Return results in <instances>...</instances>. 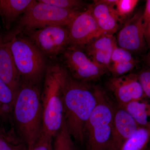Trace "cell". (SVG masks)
Wrapping results in <instances>:
<instances>
[{"instance_id": "cell-1", "label": "cell", "mask_w": 150, "mask_h": 150, "mask_svg": "<svg viewBox=\"0 0 150 150\" xmlns=\"http://www.w3.org/2000/svg\"><path fill=\"white\" fill-rule=\"evenodd\" d=\"M98 86L68 77L64 88V122L72 137L82 144L86 125L97 103Z\"/></svg>"}, {"instance_id": "cell-2", "label": "cell", "mask_w": 150, "mask_h": 150, "mask_svg": "<svg viewBox=\"0 0 150 150\" xmlns=\"http://www.w3.org/2000/svg\"><path fill=\"white\" fill-rule=\"evenodd\" d=\"M12 117L26 148L32 150L42 132L43 111L37 86L21 82L16 93Z\"/></svg>"}, {"instance_id": "cell-3", "label": "cell", "mask_w": 150, "mask_h": 150, "mask_svg": "<svg viewBox=\"0 0 150 150\" xmlns=\"http://www.w3.org/2000/svg\"><path fill=\"white\" fill-rule=\"evenodd\" d=\"M69 75L58 64L47 67L40 94L43 111L41 133L54 137L64 122V91Z\"/></svg>"}, {"instance_id": "cell-4", "label": "cell", "mask_w": 150, "mask_h": 150, "mask_svg": "<svg viewBox=\"0 0 150 150\" xmlns=\"http://www.w3.org/2000/svg\"><path fill=\"white\" fill-rule=\"evenodd\" d=\"M80 12L59 8L41 0H33L13 28L3 35V40L8 41L15 36L49 25L68 26Z\"/></svg>"}, {"instance_id": "cell-5", "label": "cell", "mask_w": 150, "mask_h": 150, "mask_svg": "<svg viewBox=\"0 0 150 150\" xmlns=\"http://www.w3.org/2000/svg\"><path fill=\"white\" fill-rule=\"evenodd\" d=\"M115 108L105 92L98 86L96 105L86 125V150H108Z\"/></svg>"}, {"instance_id": "cell-6", "label": "cell", "mask_w": 150, "mask_h": 150, "mask_svg": "<svg viewBox=\"0 0 150 150\" xmlns=\"http://www.w3.org/2000/svg\"><path fill=\"white\" fill-rule=\"evenodd\" d=\"M21 82L37 86L45 74V56L28 38L18 35L8 40Z\"/></svg>"}, {"instance_id": "cell-7", "label": "cell", "mask_w": 150, "mask_h": 150, "mask_svg": "<svg viewBox=\"0 0 150 150\" xmlns=\"http://www.w3.org/2000/svg\"><path fill=\"white\" fill-rule=\"evenodd\" d=\"M25 34L45 56H57L70 45L68 28L61 25H49Z\"/></svg>"}, {"instance_id": "cell-8", "label": "cell", "mask_w": 150, "mask_h": 150, "mask_svg": "<svg viewBox=\"0 0 150 150\" xmlns=\"http://www.w3.org/2000/svg\"><path fill=\"white\" fill-rule=\"evenodd\" d=\"M65 62L76 80L86 82L100 78L107 71L90 59L80 48L69 46L64 51Z\"/></svg>"}, {"instance_id": "cell-9", "label": "cell", "mask_w": 150, "mask_h": 150, "mask_svg": "<svg viewBox=\"0 0 150 150\" xmlns=\"http://www.w3.org/2000/svg\"><path fill=\"white\" fill-rule=\"evenodd\" d=\"M70 46L80 48L103 34L100 29L90 10L80 12L67 26Z\"/></svg>"}, {"instance_id": "cell-10", "label": "cell", "mask_w": 150, "mask_h": 150, "mask_svg": "<svg viewBox=\"0 0 150 150\" xmlns=\"http://www.w3.org/2000/svg\"><path fill=\"white\" fill-rule=\"evenodd\" d=\"M108 86L114 95L118 106L122 108L133 101L147 98L138 74L131 73L112 77L108 81Z\"/></svg>"}, {"instance_id": "cell-11", "label": "cell", "mask_w": 150, "mask_h": 150, "mask_svg": "<svg viewBox=\"0 0 150 150\" xmlns=\"http://www.w3.org/2000/svg\"><path fill=\"white\" fill-rule=\"evenodd\" d=\"M119 47L130 53L142 51L146 46L143 23V12H138L127 21L117 36Z\"/></svg>"}, {"instance_id": "cell-12", "label": "cell", "mask_w": 150, "mask_h": 150, "mask_svg": "<svg viewBox=\"0 0 150 150\" xmlns=\"http://www.w3.org/2000/svg\"><path fill=\"white\" fill-rule=\"evenodd\" d=\"M139 127L124 108L116 107L108 150H120Z\"/></svg>"}, {"instance_id": "cell-13", "label": "cell", "mask_w": 150, "mask_h": 150, "mask_svg": "<svg viewBox=\"0 0 150 150\" xmlns=\"http://www.w3.org/2000/svg\"><path fill=\"white\" fill-rule=\"evenodd\" d=\"M116 0L94 1L88 6L100 29L103 34L113 35L118 29L120 20L115 8Z\"/></svg>"}, {"instance_id": "cell-14", "label": "cell", "mask_w": 150, "mask_h": 150, "mask_svg": "<svg viewBox=\"0 0 150 150\" xmlns=\"http://www.w3.org/2000/svg\"><path fill=\"white\" fill-rule=\"evenodd\" d=\"M0 79L16 93L21 84L8 41L3 40L0 33Z\"/></svg>"}, {"instance_id": "cell-15", "label": "cell", "mask_w": 150, "mask_h": 150, "mask_svg": "<svg viewBox=\"0 0 150 150\" xmlns=\"http://www.w3.org/2000/svg\"><path fill=\"white\" fill-rule=\"evenodd\" d=\"M33 0H0V16L3 26L10 31Z\"/></svg>"}, {"instance_id": "cell-16", "label": "cell", "mask_w": 150, "mask_h": 150, "mask_svg": "<svg viewBox=\"0 0 150 150\" xmlns=\"http://www.w3.org/2000/svg\"><path fill=\"white\" fill-rule=\"evenodd\" d=\"M140 127H150V99L144 98L130 103L124 108Z\"/></svg>"}, {"instance_id": "cell-17", "label": "cell", "mask_w": 150, "mask_h": 150, "mask_svg": "<svg viewBox=\"0 0 150 150\" xmlns=\"http://www.w3.org/2000/svg\"><path fill=\"white\" fill-rule=\"evenodd\" d=\"M16 93L0 79V121H6L12 117Z\"/></svg>"}, {"instance_id": "cell-18", "label": "cell", "mask_w": 150, "mask_h": 150, "mask_svg": "<svg viewBox=\"0 0 150 150\" xmlns=\"http://www.w3.org/2000/svg\"><path fill=\"white\" fill-rule=\"evenodd\" d=\"M150 142V127H140L120 150H145Z\"/></svg>"}, {"instance_id": "cell-19", "label": "cell", "mask_w": 150, "mask_h": 150, "mask_svg": "<svg viewBox=\"0 0 150 150\" xmlns=\"http://www.w3.org/2000/svg\"><path fill=\"white\" fill-rule=\"evenodd\" d=\"M54 137L52 150H77L64 122Z\"/></svg>"}, {"instance_id": "cell-20", "label": "cell", "mask_w": 150, "mask_h": 150, "mask_svg": "<svg viewBox=\"0 0 150 150\" xmlns=\"http://www.w3.org/2000/svg\"><path fill=\"white\" fill-rule=\"evenodd\" d=\"M116 45V40L112 34H104L86 45V48L87 52L93 51H107L112 50Z\"/></svg>"}, {"instance_id": "cell-21", "label": "cell", "mask_w": 150, "mask_h": 150, "mask_svg": "<svg viewBox=\"0 0 150 150\" xmlns=\"http://www.w3.org/2000/svg\"><path fill=\"white\" fill-rule=\"evenodd\" d=\"M48 4L67 10L80 11L79 9L85 6L83 1L80 0H41Z\"/></svg>"}, {"instance_id": "cell-22", "label": "cell", "mask_w": 150, "mask_h": 150, "mask_svg": "<svg viewBox=\"0 0 150 150\" xmlns=\"http://www.w3.org/2000/svg\"><path fill=\"white\" fill-rule=\"evenodd\" d=\"M139 62L138 60L135 59L131 62L112 63L109 70L112 74V77H117L127 74L137 66Z\"/></svg>"}, {"instance_id": "cell-23", "label": "cell", "mask_w": 150, "mask_h": 150, "mask_svg": "<svg viewBox=\"0 0 150 150\" xmlns=\"http://www.w3.org/2000/svg\"><path fill=\"white\" fill-rule=\"evenodd\" d=\"M113 49L109 51H93L87 52L93 62L109 70L111 63V55Z\"/></svg>"}, {"instance_id": "cell-24", "label": "cell", "mask_w": 150, "mask_h": 150, "mask_svg": "<svg viewBox=\"0 0 150 150\" xmlns=\"http://www.w3.org/2000/svg\"><path fill=\"white\" fill-rule=\"evenodd\" d=\"M138 0H116L115 8L119 18L126 17L135 9Z\"/></svg>"}, {"instance_id": "cell-25", "label": "cell", "mask_w": 150, "mask_h": 150, "mask_svg": "<svg viewBox=\"0 0 150 150\" xmlns=\"http://www.w3.org/2000/svg\"><path fill=\"white\" fill-rule=\"evenodd\" d=\"M135 59L129 51L118 47L117 45L113 48L111 55V63L112 64L131 62Z\"/></svg>"}, {"instance_id": "cell-26", "label": "cell", "mask_w": 150, "mask_h": 150, "mask_svg": "<svg viewBox=\"0 0 150 150\" xmlns=\"http://www.w3.org/2000/svg\"><path fill=\"white\" fill-rule=\"evenodd\" d=\"M143 23L146 43L150 49V0L146 1L143 12Z\"/></svg>"}, {"instance_id": "cell-27", "label": "cell", "mask_w": 150, "mask_h": 150, "mask_svg": "<svg viewBox=\"0 0 150 150\" xmlns=\"http://www.w3.org/2000/svg\"><path fill=\"white\" fill-rule=\"evenodd\" d=\"M24 147L15 143L11 137L6 136L0 130V150H22Z\"/></svg>"}, {"instance_id": "cell-28", "label": "cell", "mask_w": 150, "mask_h": 150, "mask_svg": "<svg viewBox=\"0 0 150 150\" xmlns=\"http://www.w3.org/2000/svg\"><path fill=\"white\" fill-rule=\"evenodd\" d=\"M138 75L145 96L150 99V68L142 70Z\"/></svg>"}, {"instance_id": "cell-29", "label": "cell", "mask_w": 150, "mask_h": 150, "mask_svg": "<svg viewBox=\"0 0 150 150\" xmlns=\"http://www.w3.org/2000/svg\"><path fill=\"white\" fill-rule=\"evenodd\" d=\"M52 138L41 133L40 138L31 150H52Z\"/></svg>"}, {"instance_id": "cell-30", "label": "cell", "mask_w": 150, "mask_h": 150, "mask_svg": "<svg viewBox=\"0 0 150 150\" xmlns=\"http://www.w3.org/2000/svg\"><path fill=\"white\" fill-rule=\"evenodd\" d=\"M145 62L147 64L148 67L150 68V51L145 58Z\"/></svg>"}, {"instance_id": "cell-31", "label": "cell", "mask_w": 150, "mask_h": 150, "mask_svg": "<svg viewBox=\"0 0 150 150\" xmlns=\"http://www.w3.org/2000/svg\"><path fill=\"white\" fill-rule=\"evenodd\" d=\"M145 150H150V145H148L147 147L146 148V149Z\"/></svg>"}, {"instance_id": "cell-32", "label": "cell", "mask_w": 150, "mask_h": 150, "mask_svg": "<svg viewBox=\"0 0 150 150\" xmlns=\"http://www.w3.org/2000/svg\"><path fill=\"white\" fill-rule=\"evenodd\" d=\"M22 150H28V149H27V148H25V147H24V148H23V149Z\"/></svg>"}]
</instances>
